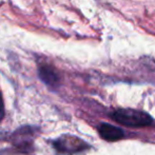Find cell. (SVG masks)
I'll list each match as a JSON object with an SVG mask.
<instances>
[{"instance_id":"cell-2","label":"cell","mask_w":155,"mask_h":155,"mask_svg":"<svg viewBox=\"0 0 155 155\" xmlns=\"http://www.w3.org/2000/svg\"><path fill=\"white\" fill-rule=\"evenodd\" d=\"M53 147L59 153L72 155L86 151L90 148V145L75 135L64 134L53 141Z\"/></svg>"},{"instance_id":"cell-6","label":"cell","mask_w":155,"mask_h":155,"mask_svg":"<svg viewBox=\"0 0 155 155\" xmlns=\"http://www.w3.org/2000/svg\"><path fill=\"white\" fill-rule=\"evenodd\" d=\"M4 117V104H3V99H2V95L0 92V123L3 119Z\"/></svg>"},{"instance_id":"cell-1","label":"cell","mask_w":155,"mask_h":155,"mask_svg":"<svg viewBox=\"0 0 155 155\" xmlns=\"http://www.w3.org/2000/svg\"><path fill=\"white\" fill-rule=\"evenodd\" d=\"M116 123L129 128H145L153 124V118L150 114L135 109H118L111 114Z\"/></svg>"},{"instance_id":"cell-5","label":"cell","mask_w":155,"mask_h":155,"mask_svg":"<svg viewBox=\"0 0 155 155\" xmlns=\"http://www.w3.org/2000/svg\"><path fill=\"white\" fill-rule=\"evenodd\" d=\"M98 133L100 137L107 141H116L124 137V133L121 129L110 124H100L98 126Z\"/></svg>"},{"instance_id":"cell-3","label":"cell","mask_w":155,"mask_h":155,"mask_svg":"<svg viewBox=\"0 0 155 155\" xmlns=\"http://www.w3.org/2000/svg\"><path fill=\"white\" fill-rule=\"evenodd\" d=\"M36 129L33 127H21L11 136V140L21 152H32Z\"/></svg>"},{"instance_id":"cell-4","label":"cell","mask_w":155,"mask_h":155,"mask_svg":"<svg viewBox=\"0 0 155 155\" xmlns=\"http://www.w3.org/2000/svg\"><path fill=\"white\" fill-rule=\"evenodd\" d=\"M39 78L47 86L51 88H57L60 82V76L55 68L50 64H41L38 69Z\"/></svg>"}]
</instances>
